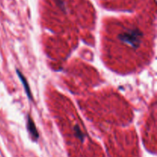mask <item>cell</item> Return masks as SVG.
I'll use <instances>...</instances> for the list:
<instances>
[{"instance_id":"obj_1","label":"cell","mask_w":157,"mask_h":157,"mask_svg":"<svg viewBox=\"0 0 157 157\" xmlns=\"http://www.w3.org/2000/svg\"><path fill=\"white\" fill-rule=\"evenodd\" d=\"M120 41L127 48L136 50L142 43L144 35L137 28H127L118 35Z\"/></svg>"},{"instance_id":"obj_2","label":"cell","mask_w":157,"mask_h":157,"mask_svg":"<svg viewBox=\"0 0 157 157\" xmlns=\"http://www.w3.org/2000/svg\"><path fill=\"white\" fill-rule=\"evenodd\" d=\"M28 129H29V132H30L31 134L32 135V136H33L34 138H35V139H38V132H37L36 128H35V124H34V123L32 122V121L30 118H29V120H28Z\"/></svg>"}]
</instances>
